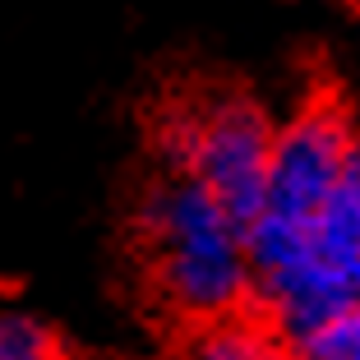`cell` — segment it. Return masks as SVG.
I'll return each instance as SVG.
<instances>
[{"label":"cell","instance_id":"6da1fadb","mask_svg":"<svg viewBox=\"0 0 360 360\" xmlns=\"http://www.w3.org/2000/svg\"><path fill=\"white\" fill-rule=\"evenodd\" d=\"M143 236L153 250V282L180 314H226L245 296V226L199 180H162L143 199Z\"/></svg>","mask_w":360,"mask_h":360},{"label":"cell","instance_id":"7a4b0ae2","mask_svg":"<svg viewBox=\"0 0 360 360\" xmlns=\"http://www.w3.org/2000/svg\"><path fill=\"white\" fill-rule=\"evenodd\" d=\"M162 139L171 158L190 167V180H199L240 226H250L264 212L277 134L250 102L222 97V102L180 111L176 120H167Z\"/></svg>","mask_w":360,"mask_h":360},{"label":"cell","instance_id":"3957f363","mask_svg":"<svg viewBox=\"0 0 360 360\" xmlns=\"http://www.w3.org/2000/svg\"><path fill=\"white\" fill-rule=\"evenodd\" d=\"M351 129L333 102L305 106L282 134L273 139L268 162V199L264 212L286 222H314L323 203L338 194L342 176L351 167Z\"/></svg>","mask_w":360,"mask_h":360},{"label":"cell","instance_id":"277c9868","mask_svg":"<svg viewBox=\"0 0 360 360\" xmlns=\"http://www.w3.org/2000/svg\"><path fill=\"white\" fill-rule=\"evenodd\" d=\"M194 360H286L282 347L255 323H222L199 342Z\"/></svg>","mask_w":360,"mask_h":360},{"label":"cell","instance_id":"5b68a950","mask_svg":"<svg viewBox=\"0 0 360 360\" xmlns=\"http://www.w3.org/2000/svg\"><path fill=\"white\" fill-rule=\"evenodd\" d=\"M300 360H360V309H347L333 323L296 342Z\"/></svg>","mask_w":360,"mask_h":360},{"label":"cell","instance_id":"8992f818","mask_svg":"<svg viewBox=\"0 0 360 360\" xmlns=\"http://www.w3.org/2000/svg\"><path fill=\"white\" fill-rule=\"evenodd\" d=\"M0 360H60V351L37 319L0 314Z\"/></svg>","mask_w":360,"mask_h":360}]
</instances>
